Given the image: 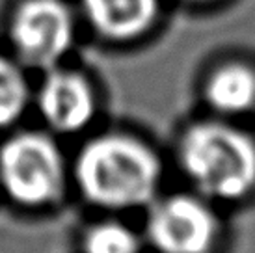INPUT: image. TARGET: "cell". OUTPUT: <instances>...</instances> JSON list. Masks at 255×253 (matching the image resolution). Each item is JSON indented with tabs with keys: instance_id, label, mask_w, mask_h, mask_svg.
Instances as JSON below:
<instances>
[{
	"instance_id": "6da1fadb",
	"label": "cell",
	"mask_w": 255,
	"mask_h": 253,
	"mask_svg": "<svg viewBox=\"0 0 255 253\" xmlns=\"http://www.w3.org/2000/svg\"><path fill=\"white\" fill-rule=\"evenodd\" d=\"M73 177L88 203L105 211H130L155 201L162 164L140 138L107 132L80 147Z\"/></svg>"
},
{
	"instance_id": "7a4b0ae2",
	"label": "cell",
	"mask_w": 255,
	"mask_h": 253,
	"mask_svg": "<svg viewBox=\"0 0 255 253\" xmlns=\"http://www.w3.org/2000/svg\"><path fill=\"white\" fill-rule=\"evenodd\" d=\"M179 168L205 199L239 201L255 190V140L224 121H199L179 138Z\"/></svg>"
},
{
	"instance_id": "3957f363",
	"label": "cell",
	"mask_w": 255,
	"mask_h": 253,
	"mask_svg": "<svg viewBox=\"0 0 255 253\" xmlns=\"http://www.w3.org/2000/svg\"><path fill=\"white\" fill-rule=\"evenodd\" d=\"M67 168L56 140L41 130H21L0 145V188L24 209H45L60 201Z\"/></svg>"
},
{
	"instance_id": "277c9868",
	"label": "cell",
	"mask_w": 255,
	"mask_h": 253,
	"mask_svg": "<svg viewBox=\"0 0 255 253\" xmlns=\"http://www.w3.org/2000/svg\"><path fill=\"white\" fill-rule=\"evenodd\" d=\"M75 15L64 0H21L9 19V41L17 60L34 69L60 65L73 49Z\"/></svg>"
},
{
	"instance_id": "5b68a950",
	"label": "cell",
	"mask_w": 255,
	"mask_h": 253,
	"mask_svg": "<svg viewBox=\"0 0 255 253\" xmlns=\"http://www.w3.org/2000/svg\"><path fill=\"white\" fill-rule=\"evenodd\" d=\"M218 233L216 214L190 194L153 201L145 222V239L158 253H211Z\"/></svg>"
},
{
	"instance_id": "8992f818",
	"label": "cell",
	"mask_w": 255,
	"mask_h": 253,
	"mask_svg": "<svg viewBox=\"0 0 255 253\" xmlns=\"http://www.w3.org/2000/svg\"><path fill=\"white\" fill-rule=\"evenodd\" d=\"M36 105L45 123L58 134L84 130L97 112L92 82L82 73L60 65L45 71L36 93Z\"/></svg>"
},
{
	"instance_id": "52a82bcc",
	"label": "cell",
	"mask_w": 255,
	"mask_h": 253,
	"mask_svg": "<svg viewBox=\"0 0 255 253\" xmlns=\"http://www.w3.org/2000/svg\"><path fill=\"white\" fill-rule=\"evenodd\" d=\"M86 22L103 39L132 41L156 21L158 0H80Z\"/></svg>"
},
{
	"instance_id": "ba28073f",
	"label": "cell",
	"mask_w": 255,
	"mask_h": 253,
	"mask_svg": "<svg viewBox=\"0 0 255 253\" xmlns=\"http://www.w3.org/2000/svg\"><path fill=\"white\" fill-rule=\"evenodd\" d=\"M205 101L216 114L239 116L255 106V71L246 63L229 62L209 75Z\"/></svg>"
},
{
	"instance_id": "9c48e42d",
	"label": "cell",
	"mask_w": 255,
	"mask_h": 253,
	"mask_svg": "<svg viewBox=\"0 0 255 253\" xmlns=\"http://www.w3.org/2000/svg\"><path fill=\"white\" fill-rule=\"evenodd\" d=\"M30 84L19 60L0 54V128L11 126L30 103Z\"/></svg>"
},
{
	"instance_id": "30bf717a",
	"label": "cell",
	"mask_w": 255,
	"mask_h": 253,
	"mask_svg": "<svg viewBox=\"0 0 255 253\" xmlns=\"http://www.w3.org/2000/svg\"><path fill=\"white\" fill-rule=\"evenodd\" d=\"M84 253H140V239L132 229L116 220L88 227L82 237Z\"/></svg>"
},
{
	"instance_id": "8fae6325",
	"label": "cell",
	"mask_w": 255,
	"mask_h": 253,
	"mask_svg": "<svg viewBox=\"0 0 255 253\" xmlns=\"http://www.w3.org/2000/svg\"><path fill=\"white\" fill-rule=\"evenodd\" d=\"M188 2H211V0H188Z\"/></svg>"
}]
</instances>
